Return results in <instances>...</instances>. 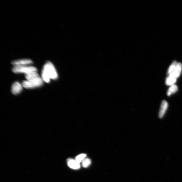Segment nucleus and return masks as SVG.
<instances>
[{"instance_id": "nucleus-7", "label": "nucleus", "mask_w": 182, "mask_h": 182, "mask_svg": "<svg viewBox=\"0 0 182 182\" xmlns=\"http://www.w3.org/2000/svg\"><path fill=\"white\" fill-rule=\"evenodd\" d=\"M68 164V166L72 169H77L80 168V163L76 160L73 159H69Z\"/></svg>"}, {"instance_id": "nucleus-3", "label": "nucleus", "mask_w": 182, "mask_h": 182, "mask_svg": "<svg viewBox=\"0 0 182 182\" xmlns=\"http://www.w3.org/2000/svg\"><path fill=\"white\" fill-rule=\"evenodd\" d=\"M26 88H32L39 87L43 85V79L39 77L34 79L23 81L22 84Z\"/></svg>"}, {"instance_id": "nucleus-2", "label": "nucleus", "mask_w": 182, "mask_h": 182, "mask_svg": "<svg viewBox=\"0 0 182 182\" xmlns=\"http://www.w3.org/2000/svg\"><path fill=\"white\" fill-rule=\"evenodd\" d=\"M12 70L15 73H25V74L37 72V69L35 67L27 65L15 66L13 67Z\"/></svg>"}, {"instance_id": "nucleus-11", "label": "nucleus", "mask_w": 182, "mask_h": 182, "mask_svg": "<svg viewBox=\"0 0 182 182\" xmlns=\"http://www.w3.org/2000/svg\"><path fill=\"white\" fill-rule=\"evenodd\" d=\"M178 90V87L175 85H173L169 88L167 92L168 96H170L172 94L175 93Z\"/></svg>"}, {"instance_id": "nucleus-4", "label": "nucleus", "mask_w": 182, "mask_h": 182, "mask_svg": "<svg viewBox=\"0 0 182 182\" xmlns=\"http://www.w3.org/2000/svg\"><path fill=\"white\" fill-rule=\"evenodd\" d=\"M22 85L18 82H16L13 84L11 88L12 93L14 94H17L21 91L22 89Z\"/></svg>"}, {"instance_id": "nucleus-13", "label": "nucleus", "mask_w": 182, "mask_h": 182, "mask_svg": "<svg viewBox=\"0 0 182 182\" xmlns=\"http://www.w3.org/2000/svg\"><path fill=\"white\" fill-rule=\"evenodd\" d=\"M91 161L90 159L88 158L85 159L82 162V166L85 168L88 167L91 165Z\"/></svg>"}, {"instance_id": "nucleus-10", "label": "nucleus", "mask_w": 182, "mask_h": 182, "mask_svg": "<svg viewBox=\"0 0 182 182\" xmlns=\"http://www.w3.org/2000/svg\"><path fill=\"white\" fill-rule=\"evenodd\" d=\"M177 78L171 76H169L166 78V84L167 86L172 85L176 82Z\"/></svg>"}, {"instance_id": "nucleus-5", "label": "nucleus", "mask_w": 182, "mask_h": 182, "mask_svg": "<svg viewBox=\"0 0 182 182\" xmlns=\"http://www.w3.org/2000/svg\"><path fill=\"white\" fill-rule=\"evenodd\" d=\"M12 63L14 65V66H25L32 64V61L30 60L25 59L13 61Z\"/></svg>"}, {"instance_id": "nucleus-8", "label": "nucleus", "mask_w": 182, "mask_h": 182, "mask_svg": "<svg viewBox=\"0 0 182 182\" xmlns=\"http://www.w3.org/2000/svg\"><path fill=\"white\" fill-rule=\"evenodd\" d=\"M182 69V65L181 63H178L177 65L176 66L175 71L172 73L169 76H171L177 78L180 76Z\"/></svg>"}, {"instance_id": "nucleus-1", "label": "nucleus", "mask_w": 182, "mask_h": 182, "mask_svg": "<svg viewBox=\"0 0 182 182\" xmlns=\"http://www.w3.org/2000/svg\"><path fill=\"white\" fill-rule=\"evenodd\" d=\"M42 79L47 83H49L50 79H57L58 75L55 67L50 61H48L44 66L42 72Z\"/></svg>"}, {"instance_id": "nucleus-14", "label": "nucleus", "mask_w": 182, "mask_h": 182, "mask_svg": "<svg viewBox=\"0 0 182 182\" xmlns=\"http://www.w3.org/2000/svg\"><path fill=\"white\" fill-rule=\"evenodd\" d=\"M86 156V155L85 154H82L78 155L76 157V160L80 163V162L84 160Z\"/></svg>"}, {"instance_id": "nucleus-6", "label": "nucleus", "mask_w": 182, "mask_h": 182, "mask_svg": "<svg viewBox=\"0 0 182 182\" xmlns=\"http://www.w3.org/2000/svg\"><path fill=\"white\" fill-rule=\"evenodd\" d=\"M168 103L166 100H164L162 102L159 110V118L163 117L168 108Z\"/></svg>"}, {"instance_id": "nucleus-12", "label": "nucleus", "mask_w": 182, "mask_h": 182, "mask_svg": "<svg viewBox=\"0 0 182 182\" xmlns=\"http://www.w3.org/2000/svg\"><path fill=\"white\" fill-rule=\"evenodd\" d=\"M178 63L176 61L173 62L171 65L168 71L167 74L168 76L172 74V73L175 71L176 66L177 65Z\"/></svg>"}, {"instance_id": "nucleus-9", "label": "nucleus", "mask_w": 182, "mask_h": 182, "mask_svg": "<svg viewBox=\"0 0 182 182\" xmlns=\"http://www.w3.org/2000/svg\"><path fill=\"white\" fill-rule=\"evenodd\" d=\"M39 77V75L37 73V72H33L25 75V77H26L27 80L34 79Z\"/></svg>"}]
</instances>
